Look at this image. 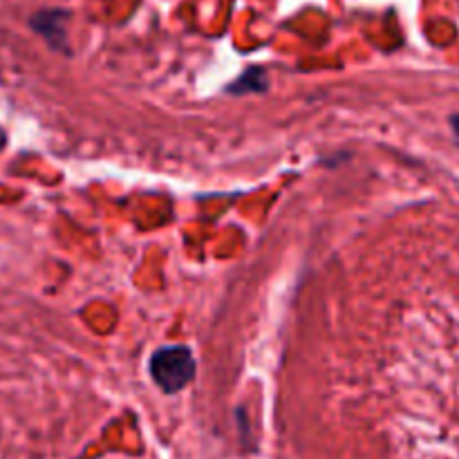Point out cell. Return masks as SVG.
Wrapping results in <instances>:
<instances>
[{
	"label": "cell",
	"mask_w": 459,
	"mask_h": 459,
	"mask_svg": "<svg viewBox=\"0 0 459 459\" xmlns=\"http://www.w3.org/2000/svg\"><path fill=\"white\" fill-rule=\"evenodd\" d=\"M148 370L161 393L175 394L186 388L195 377V359L186 345H166L152 354Z\"/></svg>",
	"instance_id": "1"
},
{
	"label": "cell",
	"mask_w": 459,
	"mask_h": 459,
	"mask_svg": "<svg viewBox=\"0 0 459 459\" xmlns=\"http://www.w3.org/2000/svg\"><path fill=\"white\" fill-rule=\"evenodd\" d=\"M65 21L67 12L63 9H45L36 13L30 22L54 49H63L65 48Z\"/></svg>",
	"instance_id": "2"
},
{
	"label": "cell",
	"mask_w": 459,
	"mask_h": 459,
	"mask_svg": "<svg viewBox=\"0 0 459 459\" xmlns=\"http://www.w3.org/2000/svg\"><path fill=\"white\" fill-rule=\"evenodd\" d=\"M267 88V74H264L260 67H249L245 74L238 76L231 85H229V92L231 94H254L263 92Z\"/></svg>",
	"instance_id": "3"
},
{
	"label": "cell",
	"mask_w": 459,
	"mask_h": 459,
	"mask_svg": "<svg viewBox=\"0 0 459 459\" xmlns=\"http://www.w3.org/2000/svg\"><path fill=\"white\" fill-rule=\"evenodd\" d=\"M451 126H453V130H455L457 142H459V115H453V117H451Z\"/></svg>",
	"instance_id": "4"
},
{
	"label": "cell",
	"mask_w": 459,
	"mask_h": 459,
	"mask_svg": "<svg viewBox=\"0 0 459 459\" xmlns=\"http://www.w3.org/2000/svg\"><path fill=\"white\" fill-rule=\"evenodd\" d=\"M4 146H7V133H4V130L0 128V151H3Z\"/></svg>",
	"instance_id": "5"
}]
</instances>
